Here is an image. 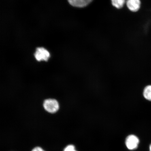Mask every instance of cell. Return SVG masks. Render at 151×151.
Instances as JSON below:
<instances>
[{
	"instance_id": "1",
	"label": "cell",
	"mask_w": 151,
	"mask_h": 151,
	"mask_svg": "<svg viewBox=\"0 0 151 151\" xmlns=\"http://www.w3.org/2000/svg\"><path fill=\"white\" fill-rule=\"evenodd\" d=\"M43 107L47 112L53 114L59 109V104L56 100L48 99L45 100L43 103Z\"/></svg>"
},
{
	"instance_id": "2",
	"label": "cell",
	"mask_w": 151,
	"mask_h": 151,
	"mask_svg": "<svg viewBox=\"0 0 151 151\" xmlns=\"http://www.w3.org/2000/svg\"><path fill=\"white\" fill-rule=\"evenodd\" d=\"M35 58L37 61H47L50 58V54L48 50L43 47H38L35 53Z\"/></svg>"
},
{
	"instance_id": "3",
	"label": "cell",
	"mask_w": 151,
	"mask_h": 151,
	"mask_svg": "<svg viewBox=\"0 0 151 151\" xmlns=\"http://www.w3.org/2000/svg\"><path fill=\"white\" fill-rule=\"evenodd\" d=\"M139 142V139L134 135L128 136L126 139V146L129 150H133L136 149L138 146Z\"/></svg>"
},
{
	"instance_id": "4",
	"label": "cell",
	"mask_w": 151,
	"mask_h": 151,
	"mask_svg": "<svg viewBox=\"0 0 151 151\" xmlns=\"http://www.w3.org/2000/svg\"><path fill=\"white\" fill-rule=\"evenodd\" d=\"M69 3L73 6L79 8L86 7L92 2L93 0H68Z\"/></svg>"
},
{
	"instance_id": "5",
	"label": "cell",
	"mask_w": 151,
	"mask_h": 151,
	"mask_svg": "<svg viewBox=\"0 0 151 151\" xmlns=\"http://www.w3.org/2000/svg\"><path fill=\"white\" fill-rule=\"evenodd\" d=\"M126 4L128 9L132 12H137L140 8V0H127Z\"/></svg>"
},
{
	"instance_id": "6",
	"label": "cell",
	"mask_w": 151,
	"mask_h": 151,
	"mask_svg": "<svg viewBox=\"0 0 151 151\" xmlns=\"http://www.w3.org/2000/svg\"><path fill=\"white\" fill-rule=\"evenodd\" d=\"M143 95L145 99L148 101H151V86H147L144 88Z\"/></svg>"
},
{
	"instance_id": "7",
	"label": "cell",
	"mask_w": 151,
	"mask_h": 151,
	"mask_svg": "<svg viewBox=\"0 0 151 151\" xmlns=\"http://www.w3.org/2000/svg\"><path fill=\"white\" fill-rule=\"evenodd\" d=\"M113 6L117 9H121L123 7L126 0H111Z\"/></svg>"
},
{
	"instance_id": "8",
	"label": "cell",
	"mask_w": 151,
	"mask_h": 151,
	"mask_svg": "<svg viewBox=\"0 0 151 151\" xmlns=\"http://www.w3.org/2000/svg\"><path fill=\"white\" fill-rule=\"evenodd\" d=\"M64 151H77L75 150V147L73 145H69L65 149Z\"/></svg>"
},
{
	"instance_id": "9",
	"label": "cell",
	"mask_w": 151,
	"mask_h": 151,
	"mask_svg": "<svg viewBox=\"0 0 151 151\" xmlns=\"http://www.w3.org/2000/svg\"><path fill=\"white\" fill-rule=\"evenodd\" d=\"M32 151H45L42 148L40 147H35L34 148Z\"/></svg>"
},
{
	"instance_id": "10",
	"label": "cell",
	"mask_w": 151,
	"mask_h": 151,
	"mask_svg": "<svg viewBox=\"0 0 151 151\" xmlns=\"http://www.w3.org/2000/svg\"><path fill=\"white\" fill-rule=\"evenodd\" d=\"M150 151H151V145H150Z\"/></svg>"
}]
</instances>
